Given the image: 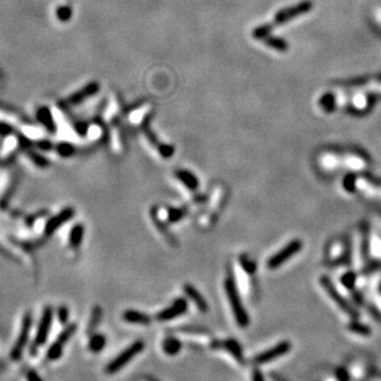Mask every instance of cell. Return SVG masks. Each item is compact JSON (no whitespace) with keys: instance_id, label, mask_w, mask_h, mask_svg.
<instances>
[{"instance_id":"cell-6","label":"cell","mask_w":381,"mask_h":381,"mask_svg":"<svg viewBox=\"0 0 381 381\" xmlns=\"http://www.w3.org/2000/svg\"><path fill=\"white\" fill-rule=\"evenodd\" d=\"M31 324H32L31 314L26 313L25 316H24L20 334H19L18 340H16V343L14 344L13 350H11L10 357L13 360H19V359L21 358L24 348H25L27 340H29V333H30V329H31Z\"/></svg>"},{"instance_id":"cell-1","label":"cell","mask_w":381,"mask_h":381,"mask_svg":"<svg viewBox=\"0 0 381 381\" xmlns=\"http://www.w3.org/2000/svg\"><path fill=\"white\" fill-rule=\"evenodd\" d=\"M224 287L225 295H227L228 302H229L230 308H232L235 321L239 324V327L245 328V327H248L249 323H250V319H249L248 312L245 311V307H244L240 296H239V292H238L237 284H235L234 279H233L230 275L225 279Z\"/></svg>"},{"instance_id":"cell-20","label":"cell","mask_w":381,"mask_h":381,"mask_svg":"<svg viewBox=\"0 0 381 381\" xmlns=\"http://www.w3.org/2000/svg\"><path fill=\"white\" fill-rule=\"evenodd\" d=\"M70 15H71V11L67 6H62V8L58 9V16H60L61 19H63V20L70 18Z\"/></svg>"},{"instance_id":"cell-8","label":"cell","mask_w":381,"mask_h":381,"mask_svg":"<svg viewBox=\"0 0 381 381\" xmlns=\"http://www.w3.org/2000/svg\"><path fill=\"white\" fill-rule=\"evenodd\" d=\"M312 8H313L312 1H310V0H305V1L292 6V8H287L285 9V10L279 11V13L276 14V16H275V24H277V25L286 24L287 21H290L291 19L297 18V16L303 15V14H307Z\"/></svg>"},{"instance_id":"cell-22","label":"cell","mask_w":381,"mask_h":381,"mask_svg":"<svg viewBox=\"0 0 381 381\" xmlns=\"http://www.w3.org/2000/svg\"><path fill=\"white\" fill-rule=\"evenodd\" d=\"M275 381H282V380H275Z\"/></svg>"},{"instance_id":"cell-17","label":"cell","mask_w":381,"mask_h":381,"mask_svg":"<svg viewBox=\"0 0 381 381\" xmlns=\"http://www.w3.org/2000/svg\"><path fill=\"white\" fill-rule=\"evenodd\" d=\"M265 44L267 46L272 47L275 50L277 51H286L287 50V44L282 39H279V37H266L265 40Z\"/></svg>"},{"instance_id":"cell-3","label":"cell","mask_w":381,"mask_h":381,"mask_svg":"<svg viewBox=\"0 0 381 381\" xmlns=\"http://www.w3.org/2000/svg\"><path fill=\"white\" fill-rule=\"evenodd\" d=\"M52 316H53L52 308L51 307L45 308L44 313H42L41 322H40L39 329H37L36 338H35L34 343H32L31 350H30L31 355L36 354L37 349L46 343L47 337H48V333H50L51 323H52Z\"/></svg>"},{"instance_id":"cell-21","label":"cell","mask_w":381,"mask_h":381,"mask_svg":"<svg viewBox=\"0 0 381 381\" xmlns=\"http://www.w3.org/2000/svg\"><path fill=\"white\" fill-rule=\"evenodd\" d=\"M27 380L29 381H42V379L40 378L39 375H37L36 371L30 370L29 373H27Z\"/></svg>"},{"instance_id":"cell-19","label":"cell","mask_w":381,"mask_h":381,"mask_svg":"<svg viewBox=\"0 0 381 381\" xmlns=\"http://www.w3.org/2000/svg\"><path fill=\"white\" fill-rule=\"evenodd\" d=\"M58 318H60L61 323L66 324V322H67V318H68L67 307H65V306L60 307V310H58Z\"/></svg>"},{"instance_id":"cell-13","label":"cell","mask_w":381,"mask_h":381,"mask_svg":"<svg viewBox=\"0 0 381 381\" xmlns=\"http://www.w3.org/2000/svg\"><path fill=\"white\" fill-rule=\"evenodd\" d=\"M123 318L124 321L134 324H143V326H147V324L151 323V318H150V316L143 313V312L134 311V310H128V311L124 312Z\"/></svg>"},{"instance_id":"cell-12","label":"cell","mask_w":381,"mask_h":381,"mask_svg":"<svg viewBox=\"0 0 381 381\" xmlns=\"http://www.w3.org/2000/svg\"><path fill=\"white\" fill-rule=\"evenodd\" d=\"M185 292L186 295H187V297L197 306L199 311L203 312V313H206V312L208 311V303L206 302L203 296L197 291V288L194 287V286H192V285H186Z\"/></svg>"},{"instance_id":"cell-9","label":"cell","mask_w":381,"mask_h":381,"mask_svg":"<svg viewBox=\"0 0 381 381\" xmlns=\"http://www.w3.org/2000/svg\"><path fill=\"white\" fill-rule=\"evenodd\" d=\"M74 332H76V324H71L61 333L57 342L51 345V348L47 352V359L48 360H57V359L61 358V355L63 353V347L68 342V339L74 334Z\"/></svg>"},{"instance_id":"cell-10","label":"cell","mask_w":381,"mask_h":381,"mask_svg":"<svg viewBox=\"0 0 381 381\" xmlns=\"http://www.w3.org/2000/svg\"><path fill=\"white\" fill-rule=\"evenodd\" d=\"M187 308H188L187 301H186L185 298H178V300H176L172 305L168 306L166 310L159 312V313L156 314V319L160 322L172 321V319L185 314L186 311H187Z\"/></svg>"},{"instance_id":"cell-11","label":"cell","mask_w":381,"mask_h":381,"mask_svg":"<svg viewBox=\"0 0 381 381\" xmlns=\"http://www.w3.org/2000/svg\"><path fill=\"white\" fill-rule=\"evenodd\" d=\"M214 347H220L222 349L227 350V352L229 353L230 355H232L233 358L237 359L239 363H241V361L244 360L243 349H241V347L239 345V343H238L237 340L227 339V340H224V342L215 343V344H214Z\"/></svg>"},{"instance_id":"cell-7","label":"cell","mask_w":381,"mask_h":381,"mask_svg":"<svg viewBox=\"0 0 381 381\" xmlns=\"http://www.w3.org/2000/svg\"><path fill=\"white\" fill-rule=\"evenodd\" d=\"M319 284L322 285V287L324 288V291L328 293V296L332 298V301H333L343 312H345L347 314H350V316H355V312L353 311V308L350 307L349 303L344 300V297L338 292L337 288L334 287V285L332 284L328 277H321V279H319Z\"/></svg>"},{"instance_id":"cell-14","label":"cell","mask_w":381,"mask_h":381,"mask_svg":"<svg viewBox=\"0 0 381 381\" xmlns=\"http://www.w3.org/2000/svg\"><path fill=\"white\" fill-rule=\"evenodd\" d=\"M181 342L175 338H167L162 343V349L167 355H176L181 350Z\"/></svg>"},{"instance_id":"cell-5","label":"cell","mask_w":381,"mask_h":381,"mask_svg":"<svg viewBox=\"0 0 381 381\" xmlns=\"http://www.w3.org/2000/svg\"><path fill=\"white\" fill-rule=\"evenodd\" d=\"M292 348V344L290 342H281L279 343L275 347L270 348V349L265 350V352L260 353L254 358V364L256 365H261V364H266L270 363V361L276 360L277 358L282 357V355L287 354L288 352Z\"/></svg>"},{"instance_id":"cell-4","label":"cell","mask_w":381,"mask_h":381,"mask_svg":"<svg viewBox=\"0 0 381 381\" xmlns=\"http://www.w3.org/2000/svg\"><path fill=\"white\" fill-rule=\"evenodd\" d=\"M301 249H302V241H291V243L287 244L284 249H281L279 253H276L274 256H271V258L269 259V261H267V267H269L270 270H276L277 267L284 265L286 261L290 260L293 255H296L298 251H301Z\"/></svg>"},{"instance_id":"cell-16","label":"cell","mask_w":381,"mask_h":381,"mask_svg":"<svg viewBox=\"0 0 381 381\" xmlns=\"http://www.w3.org/2000/svg\"><path fill=\"white\" fill-rule=\"evenodd\" d=\"M177 177L190 188H196L197 185H198L196 177H194L192 173L187 172V171H180V172H177Z\"/></svg>"},{"instance_id":"cell-18","label":"cell","mask_w":381,"mask_h":381,"mask_svg":"<svg viewBox=\"0 0 381 381\" xmlns=\"http://www.w3.org/2000/svg\"><path fill=\"white\" fill-rule=\"evenodd\" d=\"M271 30H272L271 25H262V26H259L258 29L254 30L253 36L258 40L266 39V37L269 36L270 32H271Z\"/></svg>"},{"instance_id":"cell-15","label":"cell","mask_w":381,"mask_h":381,"mask_svg":"<svg viewBox=\"0 0 381 381\" xmlns=\"http://www.w3.org/2000/svg\"><path fill=\"white\" fill-rule=\"evenodd\" d=\"M105 343H107V339H105V335L102 334H97L93 335L89 340V350L93 353H98L105 347Z\"/></svg>"},{"instance_id":"cell-2","label":"cell","mask_w":381,"mask_h":381,"mask_svg":"<svg viewBox=\"0 0 381 381\" xmlns=\"http://www.w3.org/2000/svg\"><path fill=\"white\" fill-rule=\"evenodd\" d=\"M144 348H145L144 342H141V340H136V342H134L133 344L129 345L123 353H120V354L118 355L114 360H112L109 364H108L107 368H105V373L115 374L119 370H121L126 364L130 363V361L135 358L136 355L140 354V353L144 350Z\"/></svg>"}]
</instances>
